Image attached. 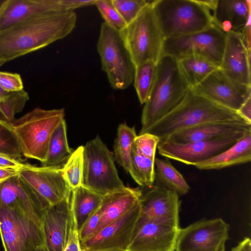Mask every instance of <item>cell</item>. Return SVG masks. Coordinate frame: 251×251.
Instances as JSON below:
<instances>
[{
    "label": "cell",
    "mask_w": 251,
    "mask_h": 251,
    "mask_svg": "<svg viewBox=\"0 0 251 251\" xmlns=\"http://www.w3.org/2000/svg\"><path fill=\"white\" fill-rule=\"evenodd\" d=\"M76 19L74 11H57L0 31V66L66 37L75 28Z\"/></svg>",
    "instance_id": "1"
},
{
    "label": "cell",
    "mask_w": 251,
    "mask_h": 251,
    "mask_svg": "<svg viewBox=\"0 0 251 251\" xmlns=\"http://www.w3.org/2000/svg\"><path fill=\"white\" fill-rule=\"evenodd\" d=\"M190 89L177 59L162 55L156 64L153 84L142 110L139 134L176 107Z\"/></svg>",
    "instance_id": "2"
},
{
    "label": "cell",
    "mask_w": 251,
    "mask_h": 251,
    "mask_svg": "<svg viewBox=\"0 0 251 251\" xmlns=\"http://www.w3.org/2000/svg\"><path fill=\"white\" fill-rule=\"evenodd\" d=\"M235 120L245 121L236 111L219 105L190 89L176 107L143 133L154 134L162 141L174 133L203 123Z\"/></svg>",
    "instance_id": "3"
},
{
    "label": "cell",
    "mask_w": 251,
    "mask_h": 251,
    "mask_svg": "<svg viewBox=\"0 0 251 251\" xmlns=\"http://www.w3.org/2000/svg\"><path fill=\"white\" fill-rule=\"evenodd\" d=\"M164 39L204 30L213 24L211 10L200 0L151 1Z\"/></svg>",
    "instance_id": "4"
},
{
    "label": "cell",
    "mask_w": 251,
    "mask_h": 251,
    "mask_svg": "<svg viewBox=\"0 0 251 251\" xmlns=\"http://www.w3.org/2000/svg\"><path fill=\"white\" fill-rule=\"evenodd\" d=\"M65 115L63 108H36L11 123L22 155L44 162L52 133Z\"/></svg>",
    "instance_id": "5"
},
{
    "label": "cell",
    "mask_w": 251,
    "mask_h": 251,
    "mask_svg": "<svg viewBox=\"0 0 251 251\" xmlns=\"http://www.w3.org/2000/svg\"><path fill=\"white\" fill-rule=\"evenodd\" d=\"M151 1L120 31L135 66L148 61L157 63L162 55L164 38Z\"/></svg>",
    "instance_id": "6"
},
{
    "label": "cell",
    "mask_w": 251,
    "mask_h": 251,
    "mask_svg": "<svg viewBox=\"0 0 251 251\" xmlns=\"http://www.w3.org/2000/svg\"><path fill=\"white\" fill-rule=\"evenodd\" d=\"M97 47L102 69L111 87L117 90L128 88L133 82L135 65L120 31L102 23Z\"/></svg>",
    "instance_id": "7"
},
{
    "label": "cell",
    "mask_w": 251,
    "mask_h": 251,
    "mask_svg": "<svg viewBox=\"0 0 251 251\" xmlns=\"http://www.w3.org/2000/svg\"><path fill=\"white\" fill-rule=\"evenodd\" d=\"M83 146L82 185L101 196L126 187L119 176L113 153L99 136Z\"/></svg>",
    "instance_id": "8"
},
{
    "label": "cell",
    "mask_w": 251,
    "mask_h": 251,
    "mask_svg": "<svg viewBox=\"0 0 251 251\" xmlns=\"http://www.w3.org/2000/svg\"><path fill=\"white\" fill-rule=\"evenodd\" d=\"M226 36V33L213 24L198 32L164 39L162 55H169L177 60L188 56H199L220 68Z\"/></svg>",
    "instance_id": "9"
},
{
    "label": "cell",
    "mask_w": 251,
    "mask_h": 251,
    "mask_svg": "<svg viewBox=\"0 0 251 251\" xmlns=\"http://www.w3.org/2000/svg\"><path fill=\"white\" fill-rule=\"evenodd\" d=\"M0 236L4 251H35L45 245L41 223L18 209L1 206Z\"/></svg>",
    "instance_id": "10"
},
{
    "label": "cell",
    "mask_w": 251,
    "mask_h": 251,
    "mask_svg": "<svg viewBox=\"0 0 251 251\" xmlns=\"http://www.w3.org/2000/svg\"><path fill=\"white\" fill-rule=\"evenodd\" d=\"M229 226L221 218L202 219L179 227L175 251H226Z\"/></svg>",
    "instance_id": "11"
},
{
    "label": "cell",
    "mask_w": 251,
    "mask_h": 251,
    "mask_svg": "<svg viewBox=\"0 0 251 251\" xmlns=\"http://www.w3.org/2000/svg\"><path fill=\"white\" fill-rule=\"evenodd\" d=\"M141 214L140 204L80 242L82 251H127Z\"/></svg>",
    "instance_id": "12"
},
{
    "label": "cell",
    "mask_w": 251,
    "mask_h": 251,
    "mask_svg": "<svg viewBox=\"0 0 251 251\" xmlns=\"http://www.w3.org/2000/svg\"><path fill=\"white\" fill-rule=\"evenodd\" d=\"M18 175L41 201L45 208L71 197L62 168L31 167L19 171Z\"/></svg>",
    "instance_id": "13"
},
{
    "label": "cell",
    "mask_w": 251,
    "mask_h": 251,
    "mask_svg": "<svg viewBox=\"0 0 251 251\" xmlns=\"http://www.w3.org/2000/svg\"><path fill=\"white\" fill-rule=\"evenodd\" d=\"M191 89L196 94L236 112L251 97V86L232 80L220 68Z\"/></svg>",
    "instance_id": "14"
},
{
    "label": "cell",
    "mask_w": 251,
    "mask_h": 251,
    "mask_svg": "<svg viewBox=\"0 0 251 251\" xmlns=\"http://www.w3.org/2000/svg\"><path fill=\"white\" fill-rule=\"evenodd\" d=\"M245 135L185 144L160 141L157 149L159 153L164 157L195 166L225 151Z\"/></svg>",
    "instance_id": "15"
},
{
    "label": "cell",
    "mask_w": 251,
    "mask_h": 251,
    "mask_svg": "<svg viewBox=\"0 0 251 251\" xmlns=\"http://www.w3.org/2000/svg\"><path fill=\"white\" fill-rule=\"evenodd\" d=\"M141 189V216L160 223L179 227L181 202L176 193L156 184Z\"/></svg>",
    "instance_id": "16"
},
{
    "label": "cell",
    "mask_w": 251,
    "mask_h": 251,
    "mask_svg": "<svg viewBox=\"0 0 251 251\" xmlns=\"http://www.w3.org/2000/svg\"><path fill=\"white\" fill-rule=\"evenodd\" d=\"M179 228L140 216L127 251H175Z\"/></svg>",
    "instance_id": "17"
},
{
    "label": "cell",
    "mask_w": 251,
    "mask_h": 251,
    "mask_svg": "<svg viewBox=\"0 0 251 251\" xmlns=\"http://www.w3.org/2000/svg\"><path fill=\"white\" fill-rule=\"evenodd\" d=\"M71 197L45 208L42 228L45 246L48 251H63L74 226L70 206Z\"/></svg>",
    "instance_id": "18"
},
{
    "label": "cell",
    "mask_w": 251,
    "mask_h": 251,
    "mask_svg": "<svg viewBox=\"0 0 251 251\" xmlns=\"http://www.w3.org/2000/svg\"><path fill=\"white\" fill-rule=\"evenodd\" d=\"M251 133V123L244 120L210 122L174 133L165 140L177 144L211 141Z\"/></svg>",
    "instance_id": "19"
},
{
    "label": "cell",
    "mask_w": 251,
    "mask_h": 251,
    "mask_svg": "<svg viewBox=\"0 0 251 251\" xmlns=\"http://www.w3.org/2000/svg\"><path fill=\"white\" fill-rule=\"evenodd\" d=\"M0 206L18 209L42 224L45 207L18 175L0 184Z\"/></svg>",
    "instance_id": "20"
},
{
    "label": "cell",
    "mask_w": 251,
    "mask_h": 251,
    "mask_svg": "<svg viewBox=\"0 0 251 251\" xmlns=\"http://www.w3.org/2000/svg\"><path fill=\"white\" fill-rule=\"evenodd\" d=\"M67 11L62 0H6L0 5V31L48 13Z\"/></svg>",
    "instance_id": "21"
},
{
    "label": "cell",
    "mask_w": 251,
    "mask_h": 251,
    "mask_svg": "<svg viewBox=\"0 0 251 251\" xmlns=\"http://www.w3.org/2000/svg\"><path fill=\"white\" fill-rule=\"evenodd\" d=\"M226 41L220 68L232 80L251 86L250 50L241 33H226Z\"/></svg>",
    "instance_id": "22"
},
{
    "label": "cell",
    "mask_w": 251,
    "mask_h": 251,
    "mask_svg": "<svg viewBox=\"0 0 251 251\" xmlns=\"http://www.w3.org/2000/svg\"><path fill=\"white\" fill-rule=\"evenodd\" d=\"M213 24L226 33L242 34L251 25V1L216 0L212 11Z\"/></svg>",
    "instance_id": "23"
},
{
    "label": "cell",
    "mask_w": 251,
    "mask_h": 251,
    "mask_svg": "<svg viewBox=\"0 0 251 251\" xmlns=\"http://www.w3.org/2000/svg\"><path fill=\"white\" fill-rule=\"evenodd\" d=\"M141 195V188L126 187L103 196L99 207L100 220L98 230L139 204Z\"/></svg>",
    "instance_id": "24"
},
{
    "label": "cell",
    "mask_w": 251,
    "mask_h": 251,
    "mask_svg": "<svg viewBox=\"0 0 251 251\" xmlns=\"http://www.w3.org/2000/svg\"><path fill=\"white\" fill-rule=\"evenodd\" d=\"M251 160V133H250L225 151L195 166L200 170L220 169L246 163Z\"/></svg>",
    "instance_id": "25"
},
{
    "label": "cell",
    "mask_w": 251,
    "mask_h": 251,
    "mask_svg": "<svg viewBox=\"0 0 251 251\" xmlns=\"http://www.w3.org/2000/svg\"><path fill=\"white\" fill-rule=\"evenodd\" d=\"M103 196L81 185L73 190L70 199L74 225L78 231L100 207Z\"/></svg>",
    "instance_id": "26"
},
{
    "label": "cell",
    "mask_w": 251,
    "mask_h": 251,
    "mask_svg": "<svg viewBox=\"0 0 251 251\" xmlns=\"http://www.w3.org/2000/svg\"><path fill=\"white\" fill-rule=\"evenodd\" d=\"M73 151L68 144L67 126L64 119L52 133L49 143L46 159L42 163V166L62 168Z\"/></svg>",
    "instance_id": "27"
},
{
    "label": "cell",
    "mask_w": 251,
    "mask_h": 251,
    "mask_svg": "<svg viewBox=\"0 0 251 251\" xmlns=\"http://www.w3.org/2000/svg\"><path fill=\"white\" fill-rule=\"evenodd\" d=\"M154 184L161 186L176 193L178 195L187 194L190 187L182 175L168 159L155 158Z\"/></svg>",
    "instance_id": "28"
},
{
    "label": "cell",
    "mask_w": 251,
    "mask_h": 251,
    "mask_svg": "<svg viewBox=\"0 0 251 251\" xmlns=\"http://www.w3.org/2000/svg\"><path fill=\"white\" fill-rule=\"evenodd\" d=\"M178 64L190 87H194L219 68L218 66L199 56H188L178 59Z\"/></svg>",
    "instance_id": "29"
},
{
    "label": "cell",
    "mask_w": 251,
    "mask_h": 251,
    "mask_svg": "<svg viewBox=\"0 0 251 251\" xmlns=\"http://www.w3.org/2000/svg\"><path fill=\"white\" fill-rule=\"evenodd\" d=\"M137 135L134 127H130L125 123L119 125L114 143L113 154L115 160L128 173L132 147Z\"/></svg>",
    "instance_id": "30"
},
{
    "label": "cell",
    "mask_w": 251,
    "mask_h": 251,
    "mask_svg": "<svg viewBox=\"0 0 251 251\" xmlns=\"http://www.w3.org/2000/svg\"><path fill=\"white\" fill-rule=\"evenodd\" d=\"M154 160L141 155L132 149L128 173L142 188L151 187L154 183Z\"/></svg>",
    "instance_id": "31"
},
{
    "label": "cell",
    "mask_w": 251,
    "mask_h": 251,
    "mask_svg": "<svg viewBox=\"0 0 251 251\" xmlns=\"http://www.w3.org/2000/svg\"><path fill=\"white\" fill-rule=\"evenodd\" d=\"M156 63L148 61L135 66L133 83L141 104H144L150 94L155 77Z\"/></svg>",
    "instance_id": "32"
},
{
    "label": "cell",
    "mask_w": 251,
    "mask_h": 251,
    "mask_svg": "<svg viewBox=\"0 0 251 251\" xmlns=\"http://www.w3.org/2000/svg\"><path fill=\"white\" fill-rule=\"evenodd\" d=\"M83 171V146H79L62 167L63 177L72 191L82 185Z\"/></svg>",
    "instance_id": "33"
},
{
    "label": "cell",
    "mask_w": 251,
    "mask_h": 251,
    "mask_svg": "<svg viewBox=\"0 0 251 251\" xmlns=\"http://www.w3.org/2000/svg\"><path fill=\"white\" fill-rule=\"evenodd\" d=\"M29 99L24 89L9 92L0 86V114L8 122H13L15 115L23 110Z\"/></svg>",
    "instance_id": "34"
},
{
    "label": "cell",
    "mask_w": 251,
    "mask_h": 251,
    "mask_svg": "<svg viewBox=\"0 0 251 251\" xmlns=\"http://www.w3.org/2000/svg\"><path fill=\"white\" fill-rule=\"evenodd\" d=\"M0 153L17 159L23 155L11 123L0 119Z\"/></svg>",
    "instance_id": "35"
},
{
    "label": "cell",
    "mask_w": 251,
    "mask_h": 251,
    "mask_svg": "<svg viewBox=\"0 0 251 251\" xmlns=\"http://www.w3.org/2000/svg\"><path fill=\"white\" fill-rule=\"evenodd\" d=\"M97 7L105 23L109 26L121 31L127 25L113 5L112 0H96Z\"/></svg>",
    "instance_id": "36"
},
{
    "label": "cell",
    "mask_w": 251,
    "mask_h": 251,
    "mask_svg": "<svg viewBox=\"0 0 251 251\" xmlns=\"http://www.w3.org/2000/svg\"><path fill=\"white\" fill-rule=\"evenodd\" d=\"M160 141V138L154 134L150 133L140 134L135 138L132 149L141 155L155 159Z\"/></svg>",
    "instance_id": "37"
},
{
    "label": "cell",
    "mask_w": 251,
    "mask_h": 251,
    "mask_svg": "<svg viewBox=\"0 0 251 251\" xmlns=\"http://www.w3.org/2000/svg\"><path fill=\"white\" fill-rule=\"evenodd\" d=\"M146 0H112L126 25L131 22L147 4Z\"/></svg>",
    "instance_id": "38"
},
{
    "label": "cell",
    "mask_w": 251,
    "mask_h": 251,
    "mask_svg": "<svg viewBox=\"0 0 251 251\" xmlns=\"http://www.w3.org/2000/svg\"><path fill=\"white\" fill-rule=\"evenodd\" d=\"M0 86L9 92L24 90L22 77L17 73L0 71Z\"/></svg>",
    "instance_id": "39"
},
{
    "label": "cell",
    "mask_w": 251,
    "mask_h": 251,
    "mask_svg": "<svg viewBox=\"0 0 251 251\" xmlns=\"http://www.w3.org/2000/svg\"><path fill=\"white\" fill-rule=\"evenodd\" d=\"M100 220L99 209L90 216L78 231L80 241H83L93 235L98 229Z\"/></svg>",
    "instance_id": "40"
},
{
    "label": "cell",
    "mask_w": 251,
    "mask_h": 251,
    "mask_svg": "<svg viewBox=\"0 0 251 251\" xmlns=\"http://www.w3.org/2000/svg\"><path fill=\"white\" fill-rule=\"evenodd\" d=\"M32 165L25 164L18 159L10 156L0 153V167L20 171Z\"/></svg>",
    "instance_id": "41"
},
{
    "label": "cell",
    "mask_w": 251,
    "mask_h": 251,
    "mask_svg": "<svg viewBox=\"0 0 251 251\" xmlns=\"http://www.w3.org/2000/svg\"><path fill=\"white\" fill-rule=\"evenodd\" d=\"M63 251H82L78 231L74 225L71 230L67 244Z\"/></svg>",
    "instance_id": "42"
},
{
    "label": "cell",
    "mask_w": 251,
    "mask_h": 251,
    "mask_svg": "<svg viewBox=\"0 0 251 251\" xmlns=\"http://www.w3.org/2000/svg\"><path fill=\"white\" fill-rule=\"evenodd\" d=\"M237 113L245 121L251 123V97L244 102Z\"/></svg>",
    "instance_id": "43"
},
{
    "label": "cell",
    "mask_w": 251,
    "mask_h": 251,
    "mask_svg": "<svg viewBox=\"0 0 251 251\" xmlns=\"http://www.w3.org/2000/svg\"><path fill=\"white\" fill-rule=\"evenodd\" d=\"M18 174L19 171L0 167V184Z\"/></svg>",
    "instance_id": "44"
},
{
    "label": "cell",
    "mask_w": 251,
    "mask_h": 251,
    "mask_svg": "<svg viewBox=\"0 0 251 251\" xmlns=\"http://www.w3.org/2000/svg\"><path fill=\"white\" fill-rule=\"evenodd\" d=\"M230 251H251V240L249 237H245Z\"/></svg>",
    "instance_id": "45"
},
{
    "label": "cell",
    "mask_w": 251,
    "mask_h": 251,
    "mask_svg": "<svg viewBox=\"0 0 251 251\" xmlns=\"http://www.w3.org/2000/svg\"><path fill=\"white\" fill-rule=\"evenodd\" d=\"M35 251H48V250L45 245H43L36 248Z\"/></svg>",
    "instance_id": "46"
}]
</instances>
